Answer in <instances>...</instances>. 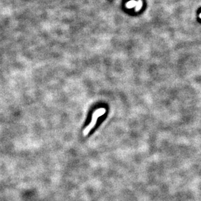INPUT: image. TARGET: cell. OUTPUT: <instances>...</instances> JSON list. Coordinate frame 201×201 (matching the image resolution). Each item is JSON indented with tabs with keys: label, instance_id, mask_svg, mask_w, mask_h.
I'll use <instances>...</instances> for the list:
<instances>
[{
	"label": "cell",
	"instance_id": "1",
	"mask_svg": "<svg viewBox=\"0 0 201 201\" xmlns=\"http://www.w3.org/2000/svg\"><path fill=\"white\" fill-rule=\"evenodd\" d=\"M105 112H106V109L104 108H98L97 110H96L95 111L93 112V113L92 114V122H91L90 124L87 126L86 128L83 131V135L87 136L88 134H89L91 130L95 127V124H97V122L99 118L101 117V116H103L104 114H105Z\"/></svg>",
	"mask_w": 201,
	"mask_h": 201
},
{
	"label": "cell",
	"instance_id": "2",
	"mask_svg": "<svg viewBox=\"0 0 201 201\" xmlns=\"http://www.w3.org/2000/svg\"><path fill=\"white\" fill-rule=\"evenodd\" d=\"M136 3H137V2L135 1V0H132V1H129L127 4H126V7H127L128 9H131V8H132L133 7H135L136 5Z\"/></svg>",
	"mask_w": 201,
	"mask_h": 201
},
{
	"label": "cell",
	"instance_id": "3",
	"mask_svg": "<svg viewBox=\"0 0 201 201\" xmlns=\"http://www.w3.org/2000/svg\"><path fill=\"white\" fill-rule=\"evenodd\" d=\"M142 7H143V1H142V0H138V1L137 2V3H136V8H135L136 11H138V10H140Z\"/></svg>",
	"mask_w": 201,
	"mask_h": 201
},
{
	"label": "cell",
	"instance_id": "4",
	"mask_svg": "<svg viewBox=\"0 0 201 201\" xmlns=\"http://www.w3.org/2000/svg\"><path fill=\"white\" fill-rule=\"evenodd\" d=\"M200 18H201V14H200Z\"/></svg>",
	"mask_w": 201,
	"mask_h": 201
}]
</instances>
